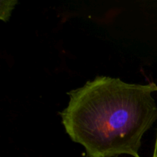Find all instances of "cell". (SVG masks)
Here are the masks:
<instances>
[{"mask_svg":"<svg viewBox=\"0 0 157 157\" xmlns=\"http://www.w3.org/2000/svg\"><path fill=\"white\" fill-rule=\"evenodd\" d=\"M156 91L153 82L97 77L68 92V105L61 113L66 133L87 157H140L143 136L157 120Z\"/></svg>","mask_w":157,"mask_h":157,"instance_id":"cell-1","label":"cell"},{"mask_svg":"<svg viewBox=\"0 0 157 157\" xmlns=\"http://www.w3.org/2000/svg\"><path fill=\"white\" fill-rule=\"evenodd\" d=\"M6 6L1 2V8H0V17L3 21H7L11 15V12L13 10L15 5L17 2L15 1H4Z\"/></svg>","mask_w":157,"mask_h":157,"instance_id":"cell-2","label":"cell"},{"mask_svg":"<svg viewBox=\"0 0 157 157\" xmlns=\"http://www.w3.org/2000/svg\"><path fill=\"white\" fill-rule=\"evenodd\" d=\"M153 157H157V134H156V143H155V146H154V150H153Z\"/></svg>","mask_w":157,"mask_h":157,"instance_id":"cell-3","label":"cell"}]
</instances>
